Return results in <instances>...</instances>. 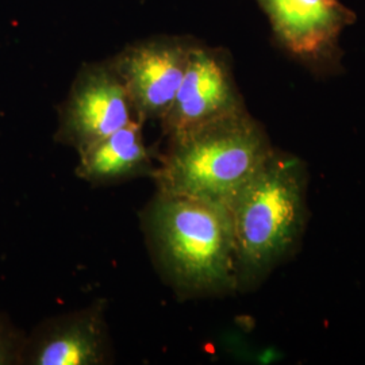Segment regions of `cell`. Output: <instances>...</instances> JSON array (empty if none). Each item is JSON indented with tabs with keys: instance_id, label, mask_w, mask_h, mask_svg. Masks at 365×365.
I'll list each match as a JSON object with an SVG mask.
<instances>
[{
	"instance_id": "6da1fadb",
	"label": "cell",
	"mask_w": 365,
	"mask_h": 365,
	"mask_svg": "<svg viewBox=\"0 0 365 365\" xmlns=\"http://www.w3.org/2000/svg\"><path fill=\"white\" fill-rule=\"evenodd\" d=\"M157 271L179 299L237 294L233 223L223 203L157 191L141 211Z\"/></svg>"
},
{
	"instance_id": "7a4b0ae2",
	"label": "cell",
	"mask_w": 365,
	"mask_h": 365,
	"mask_svg": "<svg viewBox=\"0 0 365 365\" xmlns=\"http://www.w3.org/2000/svg\"><path fill=\"white\" fill-rule=\"evenodd\" d=\"M306 163L274 148L227 205L235 249L237 294L260 287L299 248L309 222Z\"/></svg>"
},
{
	"instance_id": "3957f363",
	"label": "cell",
	"mask_w": 365,
	"mask_h": 365,
	"mask_svg": "<svg viewBox=\"0 0 365 365\" xmlns=\"http://www.w3.org/2000/svg\"><path fill=\"white\" fill-rule=\"evenodd\" d=\"M274 146L248 108L168 137L153 180L163 194L229 205Z\"/></svg>"
},
{
	"instance_id": "277c9868",
	"label": "cell",
	"mask_w": 365,
	"mask_h": 365,
	"mask_svg": "<svg viewBox=\"0 0 365 365\" xmlns=\"http://www.w3.org/2000/svg\"><path fill=\"white\" fill-rule=\"evenodd\" d=\"M279 48L315 76L341 71L339 37L356 22L341 0H256Z\"/></svg>"
},
{
	"instance_id": "5b68a950",
	"label": "cell",
	"mask_w": 365,
	"mask_h": 365,
	"mask_svg": "<svg viewBox=\"0 0 365 365\" xmlns=\"http://www.w3.org/2000/svg\"><path fill=\"white\" fill-rule=\"evenodd\" d=\"M133 120L129 93L111 63L84 64L58 110L54 140L80 153Z\"/></svg>"
},
{
	"instance_id": "8992f818",
	"label": "cell",
	"mask_w": 365,
	"mask_h": 365,
	"mask_svg": "<svg viewBox=\"0 0 365 365\" xmlns=\"http://www.w3.org/2000/svg\"><path fill=\"white\" fill-rule=\"evenodd\" d=\"M195 43L190 37H155L131 43L108 60L141 123L165 117Z\"/></svg>"
},
{
	"instance_id": "52a82bcc",
	"label": "cell",
	"mask_w": 365,
	"mask_h": 365,
	"mask_svg": "<svg viewBox=\"0 0 365 365\" xmlns=\"http://www.w3.org/2000/svg\"><path fill=\"white\" fill-rule=\"evenodd\" d=\"M244 108L229 53L196 41L182 84L160 123L168 138Z\"/></svg>"
},
{
	"instance_id": "ba28073f",
	"label": "cell",
	"mask_w": 365,
	"mask_h": 365,
	"mask_svg": "<svg viewBox=\"0 0 365 365\" xmlns=\"http://www.w3.org/2000/svg\"><path fill=\"white\" fill-rule=\"evenodd\" d=\"M106 302L42 321L26 336L25 365H103L114 361Z\"/></svg>"
},
{
	"instance_id": "9c48e42d",
	"label": "cell",
	"mask_w": 365,
	"mask_h": 365,
	"mask_svg": "<svg viewBox=\"0 0 365 365\" xmlns=\"http://www.w3.org/2000/svg\"><path fill=\"white\" fill-rule=\"evenodd\" d=\"M140 120L90 145L78 153L76 175L93 187L128 182L138 178H155L157 165L145 144Z\"/></svg>"
},
{
	"instance_id": "30bf717a",
	"label": "cell",
	"mask_w": 365,
	"mask_h": 365,
	"mask_svg": "<svg viewBox=\"0 0 365 365\" xmlns=\"http://www.w3.org/2000/svg\"><path fill=\"white\" fill-rule=\"evenodd\" d=\"M26 336L0 313V365L21 364Z\"/></svg>"
}]
</instances>
